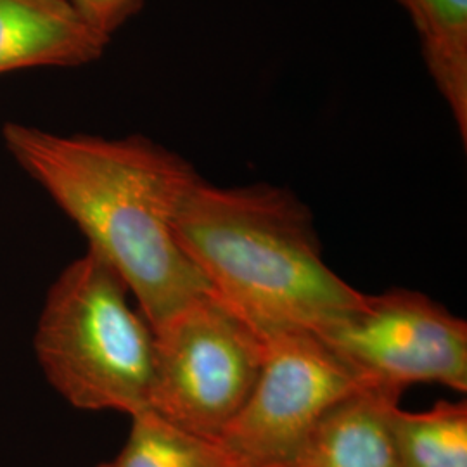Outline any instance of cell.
Masks as SVG:
<instances>
[{
  "instance_id": "cell-2",
  "label": "cell",
  "mask_w": 467,
  "mask_h": 467,
  "mask_svg": "<svg viewBox=\"0 0 467 467\" xmlns=\"http://www.w3.org/2000/svg\"><path fill=\"white\" fill-rule=\"evenodd\" d=\"M175 234L208 289L264 334L316 331L366 298L327 267L310 210L281 187L198 177Z\"/></svg>"
},
{
  "instance_id": "cell-6",
  "label": "cell",
  "mask_w": 467,
  "mask_h": 467,
  "mask_svg": "<svg viewBox=\"0 0 467 467\" xmlns=\"http://www.w3.org/2000/svg\"><path fill=\"white\" fill-rule=\"evenodd\" d=\"M312 333L364 388L401 395L416 383L467 391V324L418 291L366 295Z\"/></svg>"
},
{
  "instance_id": "cell-1",
  "label": "cell",
  "mask_w": 467,
  "mask_h": 467,
  "mask_svg": "<svg viewBox=\"0 0 467 467\" xmlns=\"http://www.w3.org/2000/svg\"><path fill=\"white\" fill-rule=\"evenodd\" d=\"M5 148L42 185L134 295L152 329L208 293L175 234L185 191L200 177L142 137L56 135L7 123Z\"/></svg>"
},
{
  "instance_id": "cell-8",
  "label": "cell",
  "mask_w": 467,
  "mask_h": 467,
  "mask_svg": "<svg viewBox=\"0 0 467 467\" xmlns=\"http://www.w3.org/2000/svg\"><path fill=\"white\" fill-rule=\"evenodd\" d=\"M401 395L362 388L322 419L303 467H400L388 414Z\"/></svg>"
},
{
  "instance_id": "cell-5",
  "label": "cell",
  "mask_w": 467,
  "mask_h": 467,
  "mask_svg": "<svg viewBox=\"0 0 467 467\" xmlns=\"http://www.w3.org/2000/svg\"><path fill=\"white\" fill-rule=\"evenodd\" d=\"M262 370L250 399L218 438L234 467H303L318 424L364 386L317 334H265Z\"/></svg>"
},
{
  "instance_id": "cell-11",
  "label": "cell",
  "mask_w": 467,
  "mask_h": 467,
  "mask_svg": "<svg viewBox=\"0 0 467 467\" xmlns=\"http://www.w3.org/2000/svg\"><path fill=\"white\" fill-rule=\"evenodd\" d=\"M99 467H234L217 440L189 433L158 414L132 416V430L117 457Z\"/></svg>"
},
{
  "instance_id": "cell-3",
  "label": "cell",
  "mask_w": 467,
  "mask_h": 467,
  "mask_svg": "<svg viewBox=\"0 0 467 467\" xmlns=\"http://www.w3.org/2000/svg\"><path fill=\"white\" fill-rule=\"evenodd\" d=\"M130 289L92 250L49 289L35 351L52 388L82 410H150L154 329L129 303Z\"/></svg>"
},
{
  "instance_id": "cell-10",
  "label": "cell",
  "mask_w": 467,
  "mask_h": 467,
  "mask_svg": "<svg viewBox=\"0 0 467 467\" xmlns=\"http://www.w3.org/2000/svg\"><path fill=\"white\" fill-rule=\"evenodd\" d=\"M389 434L400 467H467V403L438 401L424 412L391 407Z\"/></svg>"
},
{
  "instance_id": "cell-4",
  "label": "cell",
  "mask_w": 467,
  "mask_h": 467,
  "mask_svg": "<svg viewBox=\"0 0 467 467\" xmlns=\"http://www.w3.org/2000/svg\"><path fill=\"white\" fill-rule=\"evenodd\" d=\"M265 334L212 291L154 327L150 410L173 426L217 440L250 399Z\"/></svg>"
},
{
  "instance_id": "cell-7",
  "label": "cell",
  "mask_w": 467,
  "mask_h": 467,
  "mask_svg": "<svg viewBox=\"0 0 467 467\" xmlns=\"http://www.w3.org/2000/svg\"><path fill=\"white\" fill-rule=\"evenodd\" d=\"M109 40L69 0H0V73L82 67L100 57Z\"/></svg>"
},
{
  "instance_id": "cell-12",
  "label": "cell",
  "mask_w": 467,
  "mask_h": 467,
  "mask_svg": "<svg viewBox=\"0 0 467 467\" xmlns=\"http://www.w3.org/2000/svg\"><path fill=\"white\" fill-rule=\"evenodd\" d=\"M69 4L90 26L111 38L140 9L142 0H69Z\"/></svg>"
},
{
  "instance_id": "cell-9",
  "label": "cell",
  "mask_w": 467,
  "mask_h": 467,
  "mask_svg": "<svg viewBox=\"0 0 467 467\" xmlns=\"http://www.w3.org/2000/svg\"><path fill=\"white\" fill-rule=\"evenodd\" d=\"M409 11L436 88L467 140V0H399Z\"/></svg>"
}]
</instances>
